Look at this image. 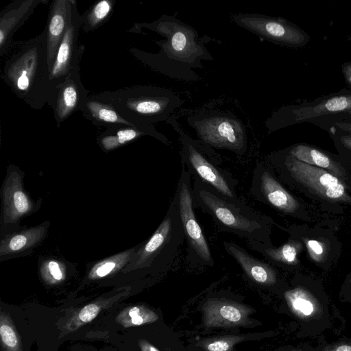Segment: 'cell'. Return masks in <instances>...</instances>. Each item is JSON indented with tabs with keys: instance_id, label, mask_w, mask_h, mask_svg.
<instances>
[{
	"instance_id": "6da1fadb",
	"label": "cell",
	"mask_w": 351,
	"mask_h": 351,
	"mask_svg": "<svg viewBox=\"0 0 351 351\" xmlns=\"http://www.w3.org/2000/svg\"><path fill=\"white\" fill-rule=\"evenodd\" d=\"M139 26L152 30L164 40H156L160 47L156 53L137 49L130 51L143 64L169 77L185 82H195L199 75L193 71L203 66L202 60H213L205 44L211 38L199 37L197 31L174 16L162 15L149 23Z\"/></svg>"
},
{
	"instance_id": "7a4b0ae2",
	"label": "cell",
	"mask_w": 351,
	"mask_h": 351,
	"mask_svg": "<svg viewBox=\"0 0 351 351\" xmlns=\"http://www.w3.org/2000/svg\"><path fill=\"white\" fill-rule=\"evenodd\" d=\"M5 55L1 78L13 93L33 109L51 107L45 28L33 38L12 42Z\"/></svg>"
},
{
	"instance_id": "3957f363",
	"label": "cell",
	"mask_w": 351,
	"mask_h": 351,
	"mask_svg": "<svg viewBox=\"0 0 351 351\" xmlns=\"http://www.w3.org/2000/svg\"><path fill=\"white\" fill-rule=\"evenodd\" d=\"M99 94L125 119L141 126L167 122L183 104L173 91L155 86H134Z\"/></svg>"
},
{
	"instance_id": "277c9868",
	"label": "cell",
	"mask_w": 351,
	"mask_h": 351,
	"mask_svg": "<svg viewBox=\"0 0 351 351\" xmlns=\"http://www.w3.org/2000/svg\"><path fill=\"white\" fill-rule=\"evenodd\" d=\"M194 196L222 228L247 238L250 243L266 245V226L263 220L245 210L237 202L226 198L198 178L195 182Z\"/></svg>"
},
{
	"instance_id": "5b68a950",
	"label": "cell",
	"mask_w": 351,
	"mask_h": 351,
	"mask_svg": "<svg viewBox=\"0 0 351 351\" xmlns=\"http://www.w3.org/2000/svg\"><path fill=\"white\" fill-rule=\"evenodd\" d=\"M189 125L203 144L243 154L247 149V133L242 121L230 112L200 110L189 116Z\"/></svg>"
},
{
	"instance_id": "8992f818",
	"label": "cell",
	"mask_w": 351,
	"mask_h": 351,
	"mask_svg": "<svg viewBox=\"0 0 351 351\" xmlns=\"http://www.w3.org/2000/svg\"><path fill=\"white\" fill-rule=\"evenodd\" d=\"M349 110H351V93L336 95L305 104L282 106L271 114L265 125L270 133L293 124Z\"/></svg>"
},
{
	"instance_id": "52a82bcc",
	"label": "cell",
	"mask_w": 351,
	"mask_h": 351,
	"mask_svg": "<svg viewBox=\"0 0 351 351\" xmlns=\"http://www.w3.org/2000/svg\"><path fill=\"white\" fill-rule=\"evenodd\" d=\"M232 21L238 26L276 45L300 47L310 39L309 36L295 24L280 17L260 14H237Z\"/></svg>"
},
{
	"instance_id": "ba28073f",
	"label": "cell",
	"mask_w": 351,
	"mask_h": 351,
	"mask_svg": "<svg viewBox=\"0 0 351 351\" xmlns=\"http://www.w3.org/2000/svg\"><path fill=\"white\" fill-rule=\"evenodd\" d=\"M178 133L182 144V159L203 182L212 186L226 198L237 202L226 178L206 158L208 146L193 139L183 130L176 119L171 117L167 121Z\"/></svg>"
},
{
	"instance_id": "9c48e42d",
	"label": "cell",
	"mask_w": 351,
	"mask_h": 351,
	"mask_svg": "<svg viewBox=\"0 0 351 351\" xmlns=\"http://www.w3.org/2000/svg\"><path fill=\"white\" fill-rule=\"evenodd\" d=\"M285 164L298 182L321 197L335 202H351L342 181L328 171L303 162L289 154Z\"/></svg>"
},
{
	"instance_id": "30bf717a",
	"label": "cell",
	"mask_w": 351,
	"mask_h": 351,
	"mask_svg": "<svg viewBox=\"0 0 351 351\" xmlns=\"http://www.w3.org/2000/svg\"><path fill=\"white\" fill-rule=\"evenodd\" d=\"M82 23V16L75 2L69 24L60 43L50 71L49 82L53 101L57 88L65 82L76 66H80L85 49L84 46L78 43Z\"/></svg>"
},
{
	"instance_id": "8fae6325",
	"label": "cell",
	"mask_w": 351,
	"mask_h": 351,
	"mask_svg": "<svg viewBox=\"0 0 351 351\" xmlns=\"http://www.w3.org/2000/svg\"><path fill=\"white\" fill-rule=\"evenodd\" d=\"M178 208L184 234L189 245L203 263H214L206 237L193 210L189 173L182 170L178 191Z\"/></svg>"
},
{
	"instance_id": "7c38bea8",
	"label": "cell",
	"mask_w": 351,
	"mask_h": 351,
	"mask_svg": "<svg viewBox=\"0 0 351 351\" xmlns=\"http://www.w3.org/2000/svg\"><path fill=\"white\" fill-rule=\"evenodd\" d=\"M203 322L207 328H230L250 322L252 308L225 298H210L202 307Z\"/></svg>"
},
{
	"instance_id": "4fadbf2b",
	"label": "cell",
	"mask_w": 351,
	"mask_h": 351,
	"mask_svg": "<svg viewBox=\"0 0 351 351\" xmlns=\"http://www.w3.org/2000/svg\"><path fill=\"white\" fill-rule=\"evenodd\" d=\"M89 94L82 82L77 66L56 91L51 108L58 127L75 112L82 111Z\"/></svg>"
},
{
	"instance_id": "5bb4252c",
	"label": "cell",
	"mask_w": 351,
	"mask_h": 351,
	"mask_svg": "<svg viewBox=\"0 0 351 351\" xmlns=\"http://www.w3.org/2000/svg\"><path fill=\"white\" fill-rule=\"evenodd\" d=\"M75 2L73 0H54L51 4L45 27L47 58L50 71L60 43L69 24Z\"/></svg>"
},
{
	"instance_id": "9a60e30c",
	"label": "cell",
	"mask_w": 351,
	"mask_h": 351,
	"mask_svg": "<svg viewBox=\"0 0 351 351\" xmlns=\"http://www.w3.org/2000/svg\"><path fill=\"white\" fill-rule=\"evenodd\" d=\"M41 0H18L8 5L0 15V55H5L12 36L26 21Z\"/></svg>"
},
{
	"instance_id": "2e32d148",
	"label": "cell",
	"mask_w": 351,
	"mask_h": 351,
	"mask_svg": "<svg viewBox=\"0 0 351 351\" xmlns=\"http://www.w3.org/2000/svg\"><path fill=\"white\" fill-rule=\"evenodd\" d=\"M223 245L252 280L267 286L276 282V273L271 266L254 258L234 243L224 242Z\"/></svg>"
},
{
	"instance_id": "e0dca14e",
	"label": "cell",
	"mask_w": 351,
	"mask_h": 351,
	"mask_svg": "<svg viewBox=\"0 0 351 351\" xmlns=\"http://www.w3.org/2000/svg\"><path fill=\"white\" fill-rule=\"evenodd\" d=\"M82 112L84 117L98 126L106 127L107 128L119 125L141 126L125 119L99 93L89 94Z\"/></svg>"
},
{
	"instance_id": "ac0fdd59",
	"label": "cell",
	"mask_w": 351,
	"mask_h": 351,
	"mask_svg": "<svg viewBox=\"0 0 351 351\" xmlns=\"http://www.w3.org/2000/svg\"><path fill=\"white\" fill-rule=\"evenodd\" d=\"M152 136L169 145L167 138L158 132L154 125L128 126L119 125L108 128L99 136V142L101 147L107 151L116 149L143 136Z\"/></svg>"
},
{
	"instance_id": "d6986e66",
	"label": "cell",
	"mask_w": 351,
	"mask_h": 351,
	"mask_svg": "<svg viewBox=\"0 0 351 351\" xmlns=\"http://www.w3.org/2000/svg\"><path fill=\"white\" fill-rule=\"evenodd\" d=\"M3 204L5 219L8 222L16 220L32 210V203L17 175H10L4 184Z\"/></svg>"
},
{
	"instance_id": "ffe728a7",
	"label": "cell",
	"mask_w": 351,
	"mask_h": 351,
	"mask_svg": "<svg viewBox=\"0 0 351 351\" xmlns=\"http://www.w3.org/2000/svg\"><path fill=\"white\" fill-rule=\"evenodd\" d=\"M291 312L304 322L317 319L323 314V308L318 299L308 290L297 287L284 294Z\"/></svg>"
},
{
	"instance_id": "44dd1931",
	"label": "cell",
	"mask_w": 351,
	"mask_h": 351,
	"mask_svg": "<svg viewBox=\"0 0 351 351\" xmlns=\"http://www.w3.org/2000/svg\"><path fill=\"white\" fill-rule=\"evenodd\" d=\"M261 192L266 200L278 210L293 213L300 204L267 171L261 169L259 176Z\"/></svg>"
},
{
	"instance_id": "7402d4cb",
	"label": "cell",
	"mask_w": 351,
	"mask_h": 351,
	"mask_svg": "<svg viewBox=\"0 0 351 351\" xmlns=\"http://www.w3.org/2000/svg\"><path fill=\"white\" fill-rule=\"evenodd\" d=\"M289 154L303 162L324 169L338 178L345 176L343 169L339 163L312 146L295 145L291 148Z\"/></svg>"
},
{
	"instance_id": "603a6c76",
	"label": "cell",
	"mask_w": 351,
	"mask_h": 351,
	"mask_svg": "<svg viewBox=\"0 0 351 351\" xmlns=\"http://www.w3.org/2000/svg\"><path fill=\"white\" fill-rule=\"evenodd\" d=\"M250 244L254 250L262 253L271 260L290 265L298 263V256L302 250V244L294 240H291L277 248L267 247L265 244L258 242Z\"/></svg>"
},
{
	"instance_id": "cb8c5ba5",
	"label": "cell",
	"mask_w": 351,
	"mask_h": 351,
	"mask_svg": "<svg viewBox=\"0 0 351 351\" xmlns=\"http://www.w3.org/2000/svg\"><path fill=\"white\" fill-rule=\"evenodd\" d=\"M45 228L37 227L12 234L1 243V255L14 254L36 244L43 236Z\"/></svg>"
},
{
	"instance_id": "d4e9b609",
	"label": "cell",
	"mask_w": 351,
	"mask_h": 351,
	"mask_svg": "<svg viewBox=\"0 0 351 351\" xmlns=\"http://www.w3.org/2000/svg\"><path fill=\"white\" fill-rule=\"evenodd\" d=\"M115 1L102 0L93 5L82 16V30L88 33L101 26L110 17Z\"/></svg>"
},
{
	"instance_id": "484cf974",
	"label": "cell",
	"mask_w": 351,
	"mask_h": 351,
	"mask_svg": "<svg viewBox=\"0 0 351 351\" xmlns=\"http://www.w3.org/2000/svg\"><path fill=\"white\" fill-rule=\"evenodd\" d=\"M135 253V250L131 249L109 257L97 263L90 272L92 276L104 277L124 265L130 263Z\"/></svg>"
},
{
	"instance_id": "4316f807",
	"label": "cell",
	"mask_w": 351,
	"mask_h": 351,
	"mask_svg": "<svg viewBox=\"0 0 351 351\" xmlns=\"http://www.w3.org/2000/svg\"><path fill=\"white\" fill-rule=\"evenodd\" d=\"M243 339V337L239 335L224 336L204 341L199 346L205 351H230L235 344Z\"/></svg>"
},
{
	"instance_id": "83f0119b",
	"label": "cell",
	"mask_w": 351,
	"mask_h": 351,
	"mask_svg": "<svg viewBox=\"0 0 351 351\" xmlns=\"http://www.w3.org/2000/svg\"><path fill=\"white\" fill-rule=\"evenodd\" d=\"M303 241L312 260L315 262H321L324 259L326 254V246L324 243L304 238L303 239Z\"/></svg>"
},
{
	"instance_id": "f1b7e54d",
	"label": "cell",
	"mask_w": 351,
	"mask_h": 351,
	"mask_svg": "<svg viewBox=\"0 0 351 351\" xmlns=\"http://www.w3.org/2000/svg\"><path fill=\"white\" fill-rule=\"evenodd\" d=\"M0 334L3 343L9 348H14L17 345L16 335L12 328L10 326L1 324Z\"/></svg>"
},
{
	"instance_id": "f546056e",
	"label": "cell",
	"mask_w": 351,
	"mask_h": 351,
	"mask_svg": "<svg viewBox=\"0 0 351 351\" xmlns=\"http://www.w3.org/2000/svg\"><path fill=\"white\" fill-rule=\"evenodd\" d=\"M99 306L95 304H90L84 306L79 314V318L84 322H88L93 320L99 312Z\"/></svg>"
},
{
	"instance_id": "4dcf8cb0",
	"label": "cell",
	"mask_w": 351,
	"mask_h": 351,
	"mask_svg": "<svg viewBox=\"0 0 351 351\" xmlns=\"http://www.w3.org/2000/svg\"><path fill=\"white\" fill-rule=\"evenodd\" d=\"M48 268L51 275L57 280H60L62 278V273L58 263L56 261H51L49 262Z\"/></svg>"
},
{
	"instance_id": "1f68e13d",
	"label": "cell",
	"mask_w": 351,
	"mask_h": 351,
	"mask_svg": "<svg viewBox=\"0 0 351 351\" xmlns=\"http://www.w3.org/2000/svg\"><path fill=\"white\" fill-rule=\"evenodd\" d=\"M322 351H351V344L346 343H335L325 347Z\"/></svg>"
},
{
	"instance_id": "d6a6232c",
	"label": "cell",
	"mask_w": 351,
	"mask_h": 351,
	"mask_svg": "<svg viewBox=\"0 0 351 351\" xmlns=\"http://www.w3.org/2000/svg\"><path fill=\"white\" fill-rule=\"evenodd\" d=\"M337 139L341 145L351 152V134H341Z\"/></svg>"
},
{
	"instance_id": "836d02e7",
	"label": "cell",
	"mask_w": 351,
	"mask_h": 351,
	"mask_svg": "<svg viewBox=\"0 0 351 351\" xmlns=\"http://www.w3.org/2000/svg\"><path fill=\"white\" fill-rule=\"evenodd\" d=\"M335 125L337 129H339L341 131L351 134V123L336 121L335 123Z\"/></svg>"
},
{
	"instance_id": "e575fe53",
	"label": "cell",
	"mask_w": 351,
	"mask_h": 351,
	"mask_svg": "<svg viewBox=\"0 0 351 351\" xmlns=\"http://www.w3.org/2000/svg\"><path fill=\"white\" fill-rule=\"evenodd\" d=\"M342 71L346 81L351 86V62H346L342 66Z\"/></svg>"
},
{
	"instance_id": "d590c367",
	"label": "cell",
	"mask_w": 351,
	"mask_h": 351,
	"mask_svg": "<svg viewBox=\"0 0 351 351\" xmlns=\"http://www.w3.org/2000/svg\"><path fill=\"white\" fill-rule=\"evenodd\" d=\"M140 347L142 351H159L154 346L144 340L140 341Z\"/></svg>"
},
{
	"instance_id": "8d00e7d4",
	"label": "cell",
	"mask_w": 351,
	"mask_h": 351,
	"mask_svg": "<svg viewBox=\"0 0 351 351\" xmlns=\"http://www.w3.org/2000/svg\"><path fill=\"white\" fill-rule=\"evenodd\" d=\"M145 308L141 309V308H139L138 306H134L129 311V312H128L129 316L130 317H134L138 314H141L142 312H143L145 311Z\"/></svg>"
},
{
	"instance_id": "74e56055",
	"label": "cell",
	"mask_w": 351,
	"mask_h": 351,
	"mask_svg": "<svg viewBox=\"0 0 351 351\" xmlns=\"http://www.w3.org/2000/svg\"><path fill=\"white\" fill-rule=\"evenodd\" d=\"M348 40L351 41V35L350 36L348 37L347 38Z\"/></svg>"
},
{
	"instance_id": "f35d334b",
	"label": "cell",
	"mask_w": 351,
	"mask_h": 351,
	"mask_svg": "<svg viewBox=\"0 0 351 351\" xmlns=\"http://www.w3.org/2000/svg\"><path fill=\"white\" fill-rule=\"evenodd\" d=\"M346 113H348V114H350L351 116V110L348 111Z\"/></svg>"
},
{
	"instance_id": "ab89813d",
	"label": "cell",
	"mask_w": 351,
	"mask_h": 351,
	"mask_svg": "<svg viewBox=\"0 0 351 351\" xmlns=\"http://www.w3.org/2000/svg\"><path fill=\"white\" fill-rule=\"evenodd\" d=\"M350 283L351 284V276H350V280H349Z\"/></svg>"
},
{
	"instance_id": "60d3db41",
	"label": "cell",
	"mask_w": 351,
	"mask_h": 351,
	"mask_svg": "<svg viewBox=\"0 0 351 351\" xmlns=\"http://www.w3.org/2000/svg\"><path fill=\"white\" fill-rule=\"evenodd\" d=\"M291 351H299V350H291Z\"/></svg>"
}]
</instances>
